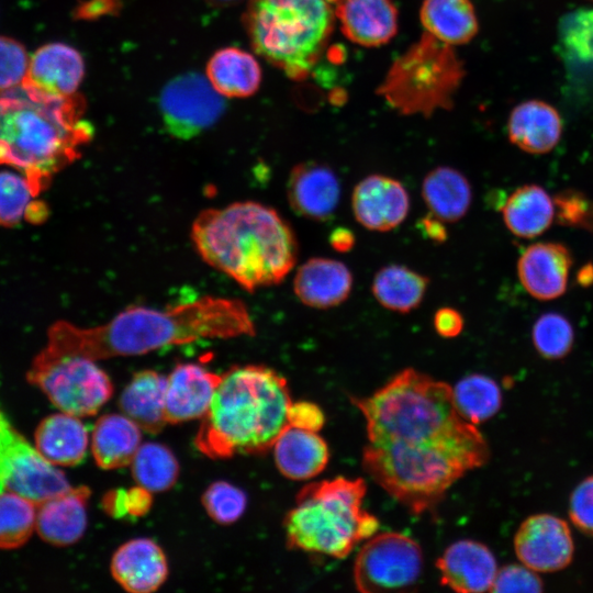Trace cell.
I'll use <instances>...</instances> for the list:
<instances>
[{
	"label": "cell",
	"mask_w": 593,
	"mask_h": 593,
	"mask_svg": "<svg viewBox=\"0 0 593 593\" xmlns=\"http://www.w3.org/2000/svg\"><path fill=\"white\" fill-rule=\"evenodd\" d=\"M34 194L24 176L0 171V225L13 227L26 216Z\"/></svg>",
	"instance_id": "obj_39"
},
{
	"label": "cell",
	"mask_w": 593,
	"mask_h": 593,
	"mask_svg": "<svg viewBox=\"0 0 593 593\" xmlns=\"http://www.w3.org/2000/svg\"><path fill=\"white\" fill-rule=\"evenodd\" d=\"M291 403L287 380L271 368H232L222 376L194 444L212 459L265 454L289 426Z\"/></svg>",
	"instance_id": "obj_4"
},
{
	"label": "cell",
	"mask_w": 593,
	"mask_h": 593,
	"mask_svg": "<svg viewBox=\"0 0 593 593\" xmlns=\"http://www.w3.org/2000/svg\"><path fill=\"white\" fill-rule=\"evenodd\" d=\"M423 568L419 545L400 533H381L368 538L354 566V581L360 592H390L411 589Z\"/></svg>",
	"instance_id": "obj_11"
},
{
	"label": "cell",
	"mask_w": 593,
	"mask_h": 593,
	"mask_svg": "<svg viewBox=\"0 0 593 593\" xmlns=\"http://www.w3.org/2000/svg\"><path fill=\"white\" fill-rule=\"evenodd\" d=\"M593 1V0H592Z\"/></svg>",
	"instance_id": "obj_54"
},
{
	"label": "cell",
	"mask_w": 593,
	"mask_h": 593,
	"mask_svg": "<svg viewBox=\"0 0 593 593\" xmlns=\"http://www.w3.org/2000/svg\"><path fill=\"white\" fill-rule=\"evenodd\" d=\"M82 96H56L24 78L0 91V165L23 174L34 197L80 157L92 137Z\"/></svg>",
	"instance_id": "obj_2"
},
{
	"label": "cell",
	"mask_w": 593,
	"mask_h": 593,
	"mask_svg": "<svg viewBox=\"0 0 593 593\" xmlns=\"http://www.w3.org/2000/svg\"><path fill=\"white\" fill-rule=\"evenodd\" d=\"M29 64V55L22 43L0 36V91L22 83Z\"/></svg>",
	"instance_id": "obj_42"
},
{
	"label": "cell",
	"mask_w": 593,
	"mask_h": 593,
	"mask_svg": "<svg viewBox=\"0 0 593 593\" xmlns=\"http://www.w3.org/2000/svg\"><path fill=\"white\" fill-rule=\"evenodd\" d=\"M131 467L137 485L149 492L169 490L179 474V465L175 455L168 447L158 443L142 444Z\"/></svg>",
	"instance_id": "obj_36"
},
{
	"label": "cell",
	"mask_w": 593,
	"mask_h": 593,
	"mask_svg": "<svg viewBox=\"0 0 593 593\" xmlns=\"http://www.w3.org/2000/svg\"><path fill=\"white\" fill-rule=\"evenodd\" d=\"M488 459L489 446L480 430L428 445L368 443L362 452L366 472L414 514L435 507L457 480Z\"/></svg>",
	"instance_id": "obj_6"
},
{
	"label": "cell",
	"mask_w": 593,
	"mask_h": 593,
	"mask_svg": "<svg viewBox=\"0 0 593 593\" xmlns=\"http://www.w3.org/2000/svg\"><path fill=\"white\" fill-rule=\"evenodd\" d=\"M278 470L291 480H307L320 474L328 463L326 441L316 433L288 426L273 444Z\"/></svg>",
	"instance_id": "obj_25"
},
{
	"label": "cell",
	"mask_w": 593,
	"mask_h": 593,
	"mask_svg": "<svg viewBox=\"0 0 593 593\" xmlns=\"http://www.w3.org/2000/svg\"><path fill=\"white\" fill-rule=\"evenodd\" d=\"M110 570L114 580L131 593L154 592L168 577L165 552L148 538L132 539L119 547Z\"/></svg>",
	"instance_id": "obj_19"
},
{
	"label": "cell",
	"mask_w": 593,
	"mask_h": 593,
	"mask_svg": "<svg viewBox=\"0 0 593 593\" xmlns=\"http://www.w3.org/2000/svg\"><path fill=\"white\" fill-rule=\"evenodd\" d=\"M514 550L521 563L536 572H555L567 568L574 545L566 521L552 514L527 517L514 536Z\"/></svg>",
	"instance_id": "obj_13"
},
{
	"label": "cell",
	"mask_w": 593,
	"mask_h": 593,
	"mask_svg": "<svg viewBox=\"0 0 593 593\" xmlns=\"http://www.w3.org/2000/svg\"><path fill=\"white\" fill-rule=\"evenodd\" d=\"M355 240V235L346 227L335 228L329 236L331 246L339 253L349 251L354 247Z\"/></svg>",
	"instance_id": "obj_51"
},
{
	"label": "cell",
	"mask_w": 593,
	"mask_h": 593,
	"mask_svg": "<svg viewBox=\"0 0 593 593\" xmlns=\"http://www.w3.org/2000/svg\"><path fill=\"white\" fill-rule=\"evenodd\" d=\"M70 488L64 472L45 459L26 439L20 444L11 459L5 490L37 506Z\"/></svg>",
	"instance_id": "obj_21"
},
{
	"label": "cell",
	"mask_w": 593,
	"mask_h": 593,
	"mask_svg": "<svg viewBox=\"0 0 593 593\" xmlns=\"http://www.w3.org/2000/svg\"><path fill=\"white\" fill-rule=\"evenodd\" d=\"M452 398L460 416L474 425L493 417L502 404L499 384L481 373L459 380L452 389Z\"/></svg>",
	"instance_id": "obj_35"
},
{
	"label": "cell",
	"mask_w": 593,
	"mask_h": 593,
	"mask_svg": "<svg viewBox=\"0 0 593 593\" xmlns=\"http://www.w3.org/2000/svg\"><path fill=\"white\" fill-rule=\"evenodd\" d=\"M434 327L445 338L458 336L463 328V317L452 307H441L434 315Z\"/></svg>",
	"instance_id": "obj_48"
},
{
	"label": "cell",
	"mask_w": 593,
	"mask_h": 593,
	"mask_svg": "<svg viewBox=\"0 0 593 593\" xmlns=\"http://www.w3.org/2000/svg\"><path fill=\"white\" fill-rule=\"evenodd\" d=\"M142 441L141 428L124 414L102 415L94 424L91 451L104 470L131 465Z\"/></svg>",
	"instance_id": "obj_28"
},
{
	"label": "cell",
	"mask_w": 593,
	"mask_h": 593,
	"mask_svg": "<svg viewBox=\"0 0 593 593\" xmlns=\"http://www.w3.org/2000/svg\"><path fill=\"white\" fill-rule=\"evenodd\" d=\"M166 377L154 370L136 372L123 389L119 406L141 429L158 433L167 424L165 418Z\"/></svg>",
	"instance_id": "obj_29"
},
{
	"label": "cell",
	"mask_w": 593,
	"mask_h": 593,
	"mask_svg": "<svg viewBox=\"0 0 593 593\" xmlns=\"http://www.w3.org/2000/svg\"><path fill=\"white\" fill-rule=\"evenodd\" d=\"M510 141L529 154H546L558 144L562 122L557 110L550 104L529 100L516 105L508 119Z\"/></svg>",
	"instance_id": "obj_26"
},
{
	"label": "cell",
	"mask_w": 593,
	"mask_h": 593,
	"mask_svg": "<svg viewBox=\"0 0 593 593\" xmlns=\"http://www.w3.org/2000/svg\"><path fill=\"white\" fill-rule=\"evenodd\" d=\"M366 491L361 478L337 477L305 485L283 522L288 547L347 557L379 528L378 518L361 507Z\"/></svg>",
	"instance_id": "obj_7"
},
{
	"label": "cell",
	"mask_w": 593,
	"mask_h": 593,
	"mask_svg": "<svg viewBox=\"0 0 593 593\" xmlns=\"http://www.w3.org/2000/svg\"><path fill=\"white\" fill-rule=\"evenodd\" d=\"M288 421L290 426L317 433L325 424V415L317 404L296 401L290 405Z\"/></svg>",
	"instance_id": "obj_47"
},
{
	"label": "cell",
	"mask_w": 593,
	"mask_h": 593,
	"mask_svg": "<svg viewBox=\"0 0 593 593\" xmlns=\"http://www.w3.org/2000/svg\"><path fill=\"white\" fill-rule=\"evenodd\" d=\"M36 505L8 490L0 492V548L24 545L35 529Z\"/></svg>",
	"instance_id": "obj_37"
},
{
	"label": "cell",
	"mask_w": 593,
	"mask_h": 593,
	"mask_svg": "<svg viewBox=\"0 0 593 593\" xmlns=\"http://www.w3.org/2000/svg\"><path fill=\"white\" fill-rule=\"evenodd\" d=\"M502 216L512 234L533 238L551 225L556 216L555 202L542 187L525 184L508 195Z\"/></svg>",
	"instance_id": "obj_31"
},
{
	"label": "cell",
	"mask_w": 593,
	"mask_h": 593,
	"mask_svg": "<svg viewBox=\"0 0 593 593\" xmlns=\"http://www.w3.org/2000/svg\"><path fill=\"white\" fill-rule=\"evenodd\" d=\"M532 338L540 356L547 359H560L570 353L574 342V332L566 316L549 312L537 318L532 329Z\"/></svg>",
	"instance_id": "obj_38"
},
{
	"label": "cell",
	"mask_w": 593,
	"mask_h": 593,
	"mask_svg": "<svg viewBox=\"0 0 593 593\" xmlns=\"http://www.w3.org/2000/svg\"><path fill=\"white\" fill-rule=\"evenodd\" d=\"M59 411L92 416L110 400L113 384L107 372L81 355H48L40 350L26 373Z\"/></svg>",
	"instance_id": "obj_10"
},
{
	"label": "cell",
	"mask_w": 593,
	"mask_h": 593,
	"mask_svg": "<svg viewBox=\"0 0 593 593\" xmlns=\"http://www.w3.org/2000/svg\"><path fill=\"white\" fill-rule=\"evenodd\" d=\"M287 194L295 213L310 220L325 221L334 214L338 205L340 184L328 166L305 161L291 170Z\"/></svg>",
	"instance_id": "obj_17"
},
{
	"label": "cell",
	"mask_w": 593,
	"mask_h": 593,
	"mask_svg": "<svg viewBox=\"0 0 593 593\" xmlns=\"http://www.w3.org/2000/svg\"><path fill=\"white\" fill-rule=\"evenodd\" d=\"M558 35L562 45L578 59L593 63V9H579L559 22Z\"/></svg>",
	"instance_id": "obj_41"
},
{
	"label": "cell",
	"mask_w": 593,
	"mask_h": 593,
	"mask_svg": "<svg viewBox=\"0 0 593 593\" xmlns=\"http://www.w3.org/2000/svg\"><path fill=\"white\" fill-rule=\"evenodd\" d=\"M225 100L206 77L197 72L168 82L159 98V110L168 133L189 139L211 127L223 114Z\"/></svg>",
	"instance_id": "obj_12"
},
{
	"label": "cell",
	"mask_w": 593,
	"mask_h": 593,
	"mask_svg": "<svg viewBox=\"0 0 593 593\" xmlns=\"http://www.w3.org/2000/svg\"><path fill=\"white\" fill-rule=\"evenodd\" d=\"M34 440L36 450L49 462L70 467L86 456L88 430L80 417L60 411L40 422Z\"/></svg>",
	"instance_id": "obj_27"
},
{
	"label": "cell",
	"mask_w": 593,
	"mask_h": 593,
	"mask_svg": "<svg viewBox=\"0 0 593 593\" xmlns=\"http://www.w3.org/2000/svg\"><path fill=\"white\" fill-rule=\"evenodd\" d=\"M191 239L200 257L245 290L280 283L293 269L298 243L280 214L258 202L199 213Z\"/></svg>",
	"instance_id": "obj_3"
},
{
	"label": "cell",
	"mask_w": 593,
	"mask_h": 593,
	"mask_svg": "<svg viewBox=\"0 0 593 593\" xmlns=\"http://www.w3.org/2000/svg\"><path fill=\"white\" fill-rule=\"evenodd\" d=\"M578 282L582 287H589L593 283V265L583 266L578 272Z\"/></svg>",
	"instance_id": "obj_52"
},
{
	"label": "cell",
	"mask_w": 593,
	"mask_h": 593,
	"mask_svg": "<svg viewBox=\"0 0 593 593\" xmlns=\"http://www.w3.org/2000/svg\"><path fill=\"white\" fill-rule=\"evenodd\" d=\"M556 215L560 223L593 230V201L583 193L566 190L560 192L555 199Z\"/></svg>",
	"instance_id": "obj_43"
},
{
	"label": "cell",
	"mask_w": 593,
	"mask_h": 593,
	"mask_svg": "<svg viewBox=\"0 0 593 593\" xmlns=\"http://www.w3.org/2000/svg\"><path fill=\"white\" fill-rule=\"evenodd\" d=\"M89 496L90 490L87 486H71L38 504L35 529L40 537L59 547L77 542L86 532Z\"/></svg>",
	"instance_id": "obj_22"
},
{
	"label": "cell",
	"mask_w": 593,
	"mask_h": 593,
	"mask_svg": "<svg viewBox=\"0 0 593 593\" xmlns=\"http://www.w3.org/2000/svg\"><path fill=\"white\" fill-rule=\"evenodd\" d=\"M569 516L580 530L593 536V475L582 480L572 491Z\"/></svg>",
	"instance_id": "obj_45"
},
{
	"label": "cell",
	"mask_w": 593,
	"mask_h": 593,
	"mask_svg": "<svg viewBox=\"0 0 593 593\" xmlns=\"http://www.w3.org/2000/svg\"><path fill=\"white\" fill-rule=\"evenodd\" d=\"M222 376L197 363H179L166 377L165 418L177 424L202 418Z\"/></svg>",
	"instance_id": "obj_15"
},
{
	"label": "cell",
	"mask_w": 593,
	"mask_h": 593,
	"mask_svg": "<svg viewBox=\"0 0 593 593\" xmlns=\"http://www.w3.org/2000/svg\"><path fill=\"white\" fill-rule=\"evenodd\" d=\"M202 504L215 523L228 525L244 514L247 496L239 488L225 481H216L204 491Z\"/></svg>",
	"instance_id": "obj_40"
},
{
	"label": "cell",
	"mask_w": 593,
	"mask_h": 593,
	"mask_svg": "<svg viewBox=\"0 0 593 593\" xmlns=\"http://www.w3.org/2000/svg\"><path fill=\"white\" fill-rule=\"evenodd\" d=\"M206 78L223 97L245 98L258 90L261 69L251 54L237 47H226L210 58Z\"/></svg>",
	"instance_id": "obj_30"
},
{
	"label": "cell",
	"mask_w": 593,
	"mask_h": 593,
	"mask_svg": "<svg viewBox=\"0 0 593 593\" xmlns=\"http://www.w3.org/2000/svg\"><path fill=\"white\" fill-rule=\"evenodd\" d=\"M544 582L537 572L525 564H507L497 570L491 592L538 593Z\"/></svg>",
	"instance_id": "obj_44"
},
{
	"label": "cell",
	"mask_w": 593,
	"mask_h": 593,
	"mask_svg": "<svg viewBox=\"0 0 593 593\" xmlns=\"http://www.w3.org/2000/svg\"><path fill=\"white\" fill-rule=\"evenodd\" d=\"M353 402L365 417L370 444L428 445L479 430L458 413L449 384L413 368Z\"/></svg>",
	"instance_id": "obj_5"
},
{
	"label": "cell",
	"mask_w": 593,
	"mask_h": 593,
	"mask_svg": "<svg viewBox=\"0 0 593 593\" xmlns=\"http://www.w3.org/2000/svg\"><path fill=\"white\" fill-rule=\"evenodd\" d=\"M152 505L150 492L137 485L130 490H123V506L125 515H144Z\"/></svg>",
	"instance_id": "obj_49"
},
{
	"label": "cell",
	"mask_w": 593,
	"mask_h": 593,
	"mask_svg": "<svg viewBox=\"0 0 593 593\" xmlns=\"http://www.w3.org/2000/svg\"><path fill=\"white\" fill-rule=\"evenodd\" d=\"M356 220L366 228L387 232L399 226L410 210V197L396 179L370 175L357 183L351 194Z\"/></svg>",
	"instance_id": "obj_14"
},
{
	"label": "cell",
	"mask_w": 593,
	"mask_h": 593,
	"mask_svg": "<svg viewBox=\"0 0 593 593\" xmlns=\"http://www.w3.org/2000/svg\"><path fill=\"white\" fill-rule=\"evenodd\" d=\"M422 197L433 215L444 222H456L467 214L472 190L461 172L443 166L426 175L422 183Z\"/></svg>",
	"instance_id": "obj_32"
},
{
	"label": "cell",
	"mask_w": 593,
	"mask_h": 593,
	"mask_svg": "<svg viewBox=\"0 0 593 593\" xmlns=\"http://www.w3.org/2000/svg\"><path fill=\"white\" fill-rule=\"evenodd\" d=\"M353 275L340 261L310 258L296 271L293 289L299 300L311 307L328 309L343 303L350 294Z\"/></svg>",
	"instance_id": "obj_23"
},
{
	"label": "cell",
	"mask_w": 593,
	"mask_h": 593,
	"mask_svg": "<svg viewBox=\"0 0 593 593\" xmlns=\"http://www.w3.org/2000/svg\"><path fill=\"white\" fill-rule=\"evenodd\" d=\"M85 76L80 53L64 43H48L32 55L25 78L40 89L56 94H75Z\"/></svg>",
	"instance_id": "obj_24"
},
{
	"label": "cell",
	"mask_w": 593,
	"mask_h": 593,
	"mask_svg": "<svg viewBox=\"0 0 593 593\" xmlns=\"http://www.w3.org/2000/svg\"><path fill=\"white\" fill-rule=\"evenodd\" d=\"M206 1L214 5H226V4H233L237 2L238 0H206Z\"/></svg>",
	"instance_id": "obj_53"
},
{
	"label": "cell",
	"mask_w": 593,
	"mask_h": 593,
	"mask_svg": "<svg viewBox=\"0 0 593 593\" xmlns=\"http://www.w3.org/2000/svg\"><path fill=\"white\" fill-rule=\"evenodd\" d=\"M421 21L427 34L450 46L468 43L478 33L470 0H425Z\"/></svg>",
	"instance_id": "obj_33"
},
{
	"label": "cell",
	"mask_w": 593,
	"mask_h": 593,
	"mask_svg": "<svg viewBox=\"0 0 593 593\" xmlns=\"http://www.w3.org/2000/svg\"><path fill=\"white\" fill-rule=\"evenodd\" d=\"M331 1L344 35L358 45H383L398 31V11L391 0Z\"/></svg>",
	"instance_id": "obj_20"
},
{
	"label": "cell",
	"mask_w": 593,
	"mask_h": 593,
	"mask_svg": "<svg viewBox=\"0 0 593 593\" xmlns=\"http://www.w3.org/2000/svg\"><path fill=\"white\" fill-rule=\"evenodd\" d=\"M463 75L450 45L424 35L390 68L380 93L405 114H430L449 108Z\"/></svg>",
	"instance_id": "obj_9"
},
{
	"label": "cell",
	"mask_w": 593,
	"mask_h": 593,
	"mask_svg": "<svg viewBox=\"0 0 593 593\" xmlns=\"http://www.w3.org/2000/svg\"><path fill=\"white\" fill-rule=\"evenodd\" d=\"M24 439L10 424L8 417L0 409V492L5 490V482L10 474L11 459Z\"/></svg>",
	"instance_id": "obj_46"
},
{
	"label": "cell",
	"mask_w": 593,
	"mask_h": 593,
	"mask_svg": "<svg viewBox=\"0 0 593 593\" xmlns=\"http://www.w3.org/2000/svg\"><path fill=\"white\" fill-rule=\"evenodd\" d=\"M255 331L253 318L240 300L202 296L164 310L128 307L109 322L92 327L57 321L49 326L41 351L81 355L98 361L139 356L202 338L253 336Z\"/></svg>",
	"instance_id": "obj_1"
},
{
	"label": "cell",
	"mask_w": 593,
	"mask_h": 593,
	"mask_svg": "<svg viewBox=\"0 0 593 593\" xmlns=\"http://www.w3.org/2000/svg\"><path fill=\"white\" fill-rule=\"evenodd\" d=\"M571 265L572 257L564 245L535 243L518 259V279L532 296L553 300L566 292Z\"/></svg>",
	"instance_id": "obj_18"
},
{
	"label": "cell",
	"mask_w": 593,
	"mask_h": 593,
	"mask_svg": "<svg viewBox=\"0 0 593 593\" xmlns=\"http://www.w3.org/2000/svg\"><path fill=\"white\" fill-rule=\"evenodd\" d=\"M335 16L331 0H249L243 21L256 54L301 80L324 52Z\"/></svg>",
	"instance_id": "obj_8"
},
{
	"label": "cell",
	"mask_w": 593,
	"mask_h": 593,
	"mask_svg": "<svg viewBox=\"0 0 593 593\" xmlns=\"http://www.w3.org/2000/svg\"><path fill=\"white\" fill-rule=\"evenodd\" d=\"M440 583L456 592L491 591L497 563L483 544L463 539L451 544L436 562Z\"/></svg>",
	"instance_id": "obj_16"
},
{
	"label": "cell",
	"mask_w": 593,
	"mask_h": 593,
	"mask_svg": "<svg viewBox=\"0 0 593 593\" xmlns=\"http://www.w3.org/2000/svg\"><path fill=\"white\" fill-rule=\"evenodd\" d=\"M427 287V277L401 265H390L376 273L371 289L385 309L409 313L421 304Z\"/></svg>",
	"instance_id": "obj_34"
},
{
	"label": "cell",
	"mask_w": 593,
	"mask_h": 593,
	"mask_svg": "<svg viewBox=\"0 0 593 593\" xmlns=\"http://www.w3.org/2000/svg\"><path fill=\"white\" fill-rule=\"evenodd\" d=\"M418 227L432 242L443 243L447 238V230L444 225V221L432 213L419 220Z\"/></svg>",
	"instance_id": "obj_50"
}]
</instances>
